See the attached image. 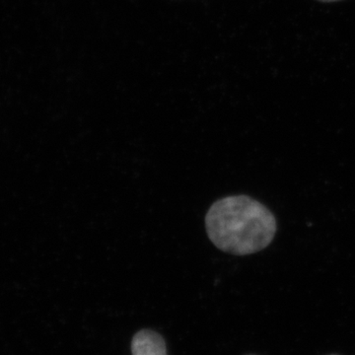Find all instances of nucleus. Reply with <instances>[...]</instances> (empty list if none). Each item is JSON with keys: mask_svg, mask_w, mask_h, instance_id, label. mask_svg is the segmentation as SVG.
Listing matches in <instances>:
<instances>
[{"mask_svg": "<svg viewBox=\"0 0 355 355\" xmlns=\"http://www.w3.org/2000/svg\"><path fill=\"white\" fill-rule=\"evenodd\" d=\"M277 227L272 211L247 196L216 200L205 216L210 241L221 251L236 256L263 251L272 242Z\"/></svg>", "mask_w": 355, "mask_h": 355, "instance_id": "f257e3e1", "label": "nucleus"}, {"mask_svg": "<svg viewBox=\"0 0 355 355\" xmlns=\"http://www.w3.org/2000/svg\"><path fill=\"white\" fill-rule=\"evenodd\" d=\"M132 355H167L162 336L150 330H142L133 336Z\"/></svg>", "mask_w": 355, "mask_h": 355, "instance_id": "f03ea898", "label": "nucleus"}, {"mask_svg": "<svg viewBox=\"0 0 355 355\" xmlns=\"http://www.w3.org/2000/svg\"><path fill=\"white\" fill-rule=\"evenodd\" d=\"M319 1H323V2H334V1H340V0H319Z\"/></svg>", "mask_w": 355, "mask_h": 355, "instance_id": "7ed1b4c3", "label": "nucleus"}, {"mask_svg": "<svg viewBox=\"0 0 355 355\" xmlns=\"http://www.w3.org/2000/svg\"><path fill=\"white\" fill-rule=\"evenodd\" d=\"M331 355H336V354H331Z\"/></svg>", "mask_w": 355, "mask_h": 355, "instance_id": "20e7f679", "label": "nucleus"}]
</instances>
